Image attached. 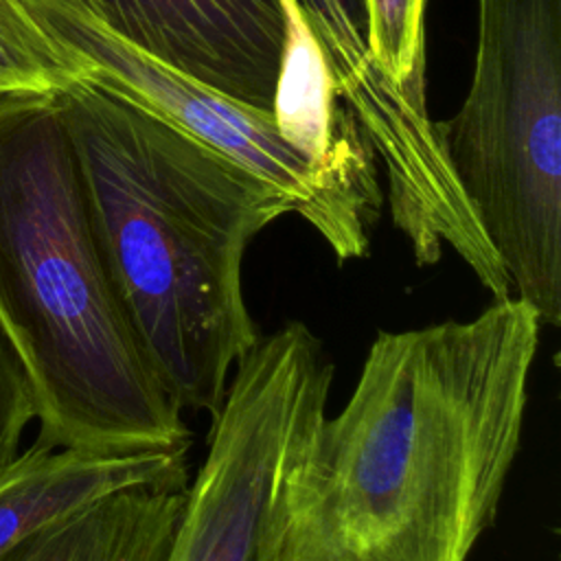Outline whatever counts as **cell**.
Listing matches in <instances>:
<instances>
[{
	"mask_svg": "<svg viewBox=\"0 0 561 561\" xmlns=\"http://www.w3.org/2000/svg\"><path fill=\"white\" fill-rule=\"evenodd\" d=\"M541 329L508 296L379 331L287 476L276 561H467L519 454Z\"/></svg>",
	"mask_w": 561,
	"mask_h": 561,
	"instance_id": "1",
	"label": "cell"
},
{
	"mask_svg": "<svg viewBox=\"0 0 561 561\" xmlns=\"http://www.w3.org/2000/svg\"><path fill=\"white\" fill-rule=\"evenodd\" d=\"M92 226L156 379L180 410L224 401L261 331L243 291L283 193L167 118L88 79L57 92Z\"/></svg>",
	"mask_w": 561,
	"mask_h": 561,
	"instance_id": "2",
	"label": "cell"
},
{
	"mask_svg": "<svg viewBox=\"0 0 561 561\" xmlns=\"http://www.w3.org/2000/svg\"><path fill=\"white\" fill-rule=\"evenodd\" d=\"M0 324L50 447H191L105 265L57 94H0Z\"/></svg>",
	"mask_w": 561,
	"mask_h": 561,
	"instance_id": "3",
	"label": "cell"
},
{
	"mask_svg": "<svg viewBox=\"0 0 561 561\" xmlns=\"http://www.w3.org/2000/svg\"><path fill=\"white\" fill-rule=\"evenodd\" d=\"M513 296L561 324V0H478L473 75L438 123Z\"/></svg>",
	"mask_w": 561,
	"mask_h": 561,
	"instance_id": "4",
	"label": "cell"
},
{
	"mask_svg": "<svg viewBox=\"0 0 561 561\" xmlns=\"http://www.w3.org/2000/svg\"><path fill=\"white\" fill-rule=\"evenodd\" d=\"M335 364L305 322H285L237 362L210 416L162 561H276L287 476L327 414Z\"/></svg>",
	"mask_w": 561,
	"mask_h": 561,
	"instance_id": "5",
	"label": "cell"
},
{
	"mask_svg": "<svg viewBox=\"0 0 561 561\" xmlns=\"http://www.w3.org/2000/svg\"><path fill=\"white\" fill-rule=\"evenodd\" d=\"M20 2L55 44L75 79L99 83L167 118L272 184L340 263L370 254V234L379 213L348 195L296 147L272 112L221 96L55 0Z\"/></svg>",
	"mask_w": 561,
	"mask_h": 561,
	"instance_id": "6",
	"label": "cell"
},
{
	"mask_svg": "<svg viewBox=\"0 0 561 561\" xmlns=\"http://www.w3.org/2000/svg\"><path fill=\"white\" fill-rule=\"evenodd\" d=\"M327 61L333 88L368 149L386 167V199L394 228L419 267L451 248L471 272L495 252L462 193L430 112L412 107L386 79L368 48L366 0H296Z\"/></svg>",
	"mask_w": 561,
	"mask_h": 561,
	"instance_id": "7",
	"label": "cell"
},
{
	"mask_svg": "<svg viewBox=\"0 0 561 561\" xmlns=\"http://www.w3.org/2000/svg\"><path fill=\"white\" fill-rule=\"evenodd\" d=\"M162 66L272 112L285 50L280 0H55Z\"/></svg>",
	"mask_w": 561,
	"mask_h": 561,
	"instance_id": "8",
	"label": "cell"
},
{
	"mask_svg": "<svg viewBox=\"0 0 561 561\" xmlns=\"http://www.w3.org/2000/svg\"><path fill=\"white\" fill-rule=\"evenodd\" d=\"M188 480V449L103 454L35 440L0 469V552L107 495Z\"/></svg>",
	"mask_w": 561,
	"mask_h": 561,
	"instance_id": "9",
	"label": "cell"
},
{
	"mask_svg": "<svg viewBox=\"0 0 561 561\" xmlns=\"http://www.w3.org/2000/svg\"><path fill=\"white\" fill-rule=\"evenodd\" d=\"M186 489H129L92 502L0 552V561H162Z\"/></svg>",
	"mask_w": 561,
	"mask_h": 561,
	"instance_id": "10",
	"label": "cell"
},
{
	"mask_svg": "<svg viewBox=\"0 0 561 561\" xmlns=\"http://www.w3.org/2000/svg\"><path fill=\"white\" fill-rule=\"evenodd\" d=\"M427 0H366L368 48L386 79L419 112L427 110L425 83Z\"/></svg>",
	"mask_w": 561,
	"mask_h": 561,
	"instance_id": "11",
	"label": "cell"
},
{
	"mask_svg": "<svg viewBox=\"0 0 561 561\" xmlns=\"http://www.w3.org/2000/svg\"><path fill=\"white\" fill-rule=\"evenodd\" d=\"M37 416L31 375L0 324V469L18 456L24 427Z\"/></svg>",
	"mask_w": 561,
	"mask_h": 561,
	"instance_id": "12",
	"label": "cell"
}]
</instances>
